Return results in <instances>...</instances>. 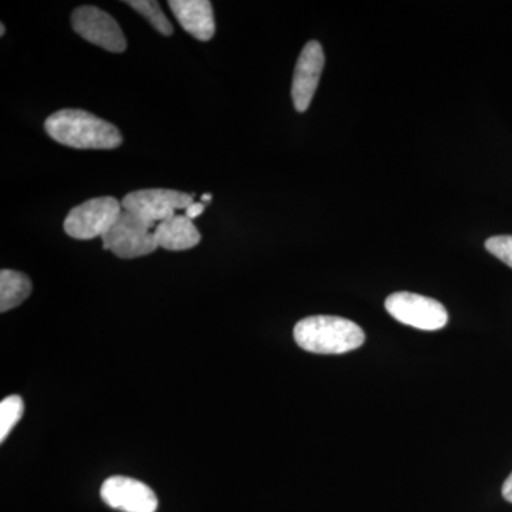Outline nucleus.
I'll use <instances>...</instances> for the list:
<instances>
[{
  "label": "nucleus",
  "instance_id": "1",
  "mask_svg": "<svg viewBox=\"0 0 512 512\" xmlns=\"http://www.w3.org/2000/svg\"><path fill=\"white\" fill-rule=\"evenodd\" d=\"M45 130L57 143L79 150H113L123 143L119 128L83 110L57 111L46 120Z\"/></svg>",
  "mask_w": 512,
  "mask_h": 512
},
{
  "label": "nucleus",
  "instance_id": "2",
  "mask_svg": "<svg viewBox=\"0 0 512 512\" xmlns=\"http://www.w3.org/2000/svg\"><path fill=\"white\" fill-rule=\"evenodd\" d=\"M293 338L299 348L318 355H343L365 343V332L339 316H309L296 323Z\"/></svg>",
  "mask_w": 512,
  "mask_h": 512
},
{
  "label": "nucleus",
  "instance_id": "3",
  "mask_svg": "<svg viewBox=\"0 0 512 512\" xmlns=\"http://www.w3.org/2000/svg\"><path fill=\"white\" fill-rule=\"evenodd\" d=\"M153 225L133 212H121L119 220L104 235L103 248L123 259L141 258L153 254L158 248Z\"/></svg>",
  "mask_w": 512,
  "mask_h": 512
},
{
  "label": "nucleus",
  "instance_id": "4",
  "mask_svg": "<svg viewBox=\"0 0 512 512\" xmlns=\"http://www.w3.org/2000/svg\"><path fill=\"white\" fill-rule=\"evenodd\" d=\"M123 205L114 197L92 198L74 207L64 220V231L74 239L103 238L116 224Z\"/></svg>",
  "mask_w": 512,
  "mask_h": 512
},
{
  "label": "nucleus",
  "instance_id": "5",
  "mask_svg": "<svg viewBox=\"0 0 512 512\" xmlns=\"http://www.w3.org/2000/svg\"><path fill=\"white\" fill-rule=\"evenodd\" d=\"M392 318L421 330L443 329L448 322L447 309L436 299L410 292H396L384 302Z\"/></svg>",
  "mask_w": 512,
  "mask_h": 512
},
{
  "label": "nucleus",
  "instance_id": "6",
  "mask_svg": "<svg viewBox=\"0 0 512 512\" xmlns=\"http://www.w3.org/2000/svg\"><path fill=\"white\" fill-rule=\"evenodd\" d=\"M194 201V195L175 190H140L130 192L121 201L123 210L133 212L137 217L143 218L148 224L157 227L177 215V211L187 210Z\"/></svg>",
  "mask_w": 512,
  "mask_h": 512
},
{
  "label": "nucleus",
  "instance_id": "7",
  "mask_svg": "<svg viewBox=\"0 0 512 512\" xmlns=\"http://www.w3.org/2000/svg\"><path fill=\"white\" fill-rule=\"evenodd\" d=\"M72 25L77 35L107 52L123 53L127 49V39L119 23L104 10L80 6L73 12Z\"/></svg>",
  "mask_w": 512,
  "mask_h": 512
},
{
  "label": "nucleus",
  "instance_id": "8",
  "mask_svg": "<svg viewBox=\"0 0 512 512\" xmlns=\"http://www.w3.org/2000/svg\"><path fill=\"white\" fill-rule=\"evenodd\" d=\"M101 498L114 510L123 512H156L157 495L147 484L134 478L114 476L101 485Z\"/></svg>",
  "mask_w": 512,
  "mask_h": 512
},
{
  "label": "nucleus",
  "instance_id": "9",
  "mask_svg": "<svg viewBox=\"0 0 512 512\" xmlns=\"http://www.w3.org/2000/svg\"><path fill=\"white\" fill-rule=\"evenodd\" d=\"M323 67H325L323 47L318 40H311L303 47L293 73L292 100L299 113H303L311 106Z\"/></svg>",
  "mask_w": 512,
  "mask_h": 512
},
{
  "label": "nucleus",
  "instance_id": "10",
  "mask_svg": "<svg viewBox=\"0 0 512 512\" xmlns=\"http://www.w3.org/2000/svg\"><path fill=\"white\" fill-rule=\"evenodd\" d=\"M168 6L173 10L178 23L185 32L201 42H208L215 35L214 10L208 0H170Z\"/></svg>",
  "mask_w": 512,
  "mask_h": 512
},
{
  "label": "nucleus",
  "instance_id": "11",
  "mask_svg": "<svg viewBox=\"0 0 512 512\" xmlns=\"http://www.w3.org/2000/svg\"><path fill=\"white\" fill-rule=\"evenodd\" d=\"M158 248L167 251H187L197 247L201 234L187 215H174L170 220L160 222L154 229Z\"/></svg>",
  "mask_w": 512,
  "mask_h": 512
},
{
  "label": "nucleus",
  "instance_id": "12",
  "mask_svg": "<svg viewBox=\"0 0 512 512\" xmlns=\"http://www.w3.org/2000/svg\"><path fill=\"white\" fill-rule=\"evenodd\" d=\"M32 293V282L20 272L3 269L0 272V312L12 311L22 305Z\"/></svg>",
  "mask_w": 512,
  "mask_h": 512
},
{
  "label": "nucleus",
  "instance_id": "13",
  "mask_svg": "<svg viewBox=\"0 0 512 512\" xmlns=\"http://www.w3.org/2000/svg\"><path fill=\"white\" fill-rule=\"evenodd\" d=\"M25 412V403L18 394L6 397L0 403V441L8 439L10 431L22 419Z\"/></svg>",
  "mask_w": 512,
  "mask_h": 512
},
{
  "label": "nucleus",
  "instance_id": "14",
  "mask_svg": "<svg viewBox=\"0 0 512 512\" xmlns=\"http://www.w3.org/2000/svg\"><path fill=\"white\" fill-rule=\"evenodd\" d=\"M126 3L134 10H137L141 16H144L161 35H173V25H171L170 20L165 18L163 10L160 8V3L153 2V0H133V2Z\"/></svg>",
  "mask_w": 512,
  "mask_h": 512
},
{
  "label": "nucleus",
  "instance_id": "15",
  "mask_svg": "<svg viewBox=\"0 0 512 512\" xmlns=\"http://www.w3.org/2000/svg\"><path fill=\"white\" fill-rule=\"evenodd\" d=\"M485 249L512 268V235H497L485 241Z\"/></svg>",
  "mask_w": 512,
  "mask_h": 512
},
{
  "label": "nucleus",
  "instance_id": "16",
  "mask_svg": "<svg viewBox=\"0 0 512 512\" xmlns=\"http://www.w3.org/2000/svg\"><path fill=\"white\" fill-rule=\"evenodd\" d=\"M205 211L204 204H200V202H192L190 207L185 210V215H187L190 220H195V218L200 217L202 212Z\"/></svg>",
  "mask_w": 512,
  "mask_h": 512
},
{
  "label": "nucleus",
  "instance_id": "17",
  "mask_svg": "<svg viewBox=\"0 0 512 512\" xmlns=\"http://www.w3.org/2000/svg\"><path fill=\"white\" fill-rule=\"evenodd\" d=\"M503 497L504 500H507L508 503L512 504V473L510 474V477L505 480L503 485Z\"/></svg>",
  "mask_w": 512,
  "mask_h": 512
},
{
  "label": "nucleus",
  "instance_id": "18",
  "mask_svg": "<svg viewBox=\"0 0 512 512\" xmlns=\"http://www.w3.org/2000/svg\"><path fill=\"white\" fill-rule=\"evenodd\" d=\"M201 200L204 201V202L211 201L212 200V195L211 194H204V195H202Z\"/></svg>",
  "mask_w": 512,
  "mask_h": 512
},
{
  "label": "nucleus",
  "instance_id": "19",
  "mask_svg": "<svg viewBox=\"0 0 512 512\" xmlns=\"http://www.w3.org/2000/svg\"><path fill=\"white\" fill-rule=\"evenodd\" d=\"M6 28L5 25L0 26V36H5Z\"/></svg>",
  "mask_w": 512,
  "mask_h": 512
}]
</instances>
